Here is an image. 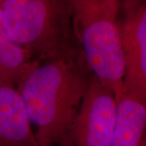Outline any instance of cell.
Returning a JSON list of instances; mask_svg holds the SVG:
<instances>
[{"mask_svg": "<svg viewBox=\"0 0 146 146\" xmlns=\"http://www.w3.org/2000/svg\"><path fill=\"white\" fill-rule=\"evenodd\" d=\"M38 146H56L69 136L88 80L60 54L32 60L16 84Z\"/></svg>", "mask_w": 146, "mask_h": 146, "instance_id": "6da1fadb", "label": "cell"}, {"mask_svg": "<svg viewBox=\"0 0 146 146\" xmlns=\"http://www.w3.org/2000/svg\"><path fill=\"white\" fill-rule=\"evenodd\" d=\"M72 22L94 76L116 99L123 89V61L118 21L119 0H69Z\"/></svg>", "mask_w": 146, "mask_h": 146, "instance_id": "7a4b0ae2", "label": "cell"}, {"mask_svg": "<svg viewBox=\"0 0 146 146\" xmlns=\"http://www.w3.org/2000/svg\"><path fill=\"white\" fill-rule=\"evenodd\" d=\"M0 10L7 33L30 56L59 54L72 25L69 0H3Z\"/></svg>", "mask_w": 146, "mask_h": 146, "instance_id": "3957f363", "label": "cell"}, {"mask_svg": "<svg viewBox=\"0 0 146 146\" xmlns=\"http://www.w3.org/2000/svg\"><path fill=\"white\" fill-rule=\"evenodd\" d=\"M116 110L114 93L93 76L69 135L77 146H111Z\"/></svg>", "mask_w": 146, "mask_h": 146, "instance_id": "277c9868", "label": "cell"}, {"mask_svg": "<svg viewBox=\"0 0 146 146\" xmlns=\"http://www.w3.org/2000/svg\"><path fill=\"white\" fill-rule=\"evenodd\" d=\"M123 61V89L146 101V6L141 0H127L125 16L119 24Z\"/></svg>", "mask_w": 146, "mask_h": 146, "instance_id": "5b68a950", "label": "cell"}, {"mask_svg": "<svg viewBox=\"0 0 146 146\" xmlns=\"http://www.w3.org/2000/svg\"><path fill=\"white\" fill-rule=\"evenodd\" d=\"M0 146H38L16 86L0 84Z\"/></svg>", "mask_w": 146, "mask_h": 146, "instance_id": "8992f818", "label": "cell"}, {"mask_svg": "<svg viewBox=\"0 0 146 146\" xmlns=\"http://www.w3.org/2000/svg\"><path fill=\"white\" fill-rule=\"evenodd\" d=\"M145 129V102L123 92L117 98L111 146H146Z\"/></svg>", "mask_w": 146, "mask_h": 146, "instance_id": "52a82bcc", "label": "cell"}, {"mask_svg": "<svg viewBox=\"0 0 146 146\" xmlns=\"http://www.w3.org/2000/svg\"><path fill=\"white\" fill-rule=\"evenodd\" d=\"M31 62L30 54L7 33L0 10V84L16 86Z\"/></svg>", "mask_w": 146, "mask_h": 146, "instance_id": "ba28073f", "label": "cell"}, {"mask_svg": "<svg viewBox=\"0 0 146 146\" xmlns=\"http://www.w3.org/2000/svg\"><path fill=\"white\" fill-rule=\"evenodd\" d=\"M3 0H0V5H1V3H3Z\"/></svg>", "mask_w": 146, "mask_h": 146, "instance_id": "9c48e42d", "label": "cell"}]
</instances>
